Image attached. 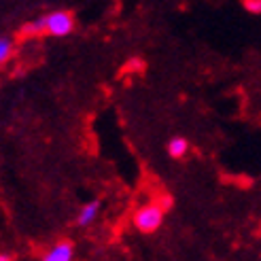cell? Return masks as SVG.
Wrapping results in <instances>:
<instances>
[{"label":"cell","instance_id":"3957f363","mask_svg":"<svg viewBox=\"0 0 261 261\" xmlns=\"http://www.w3.org/2000/svg\"><path fill=\"white\" fill-rule=\"evenodd\" d=\"M74 257V246L70 240H60L45 253L43 261H72Z\"/></svg>","mask_w":261,"mask_h":261},{"label":"cell","instance_id":"ba28073f","mask_svg":"<svg viewBox=\"0 0 261 261\" xmlns=\"http://www.w3.org/2000/svg\"><path fill=\"white\" fill-rule=\"evenodd\" d=\"M244 7L249 13H255V15H259L261 13V0H244Z\"/></svg>","mask_w":261,"mask_h":261},{"label":"cell","instance_id":"8992f818","mask_svg":"<svg viewBox=\"0 0 261 261\" xmlns=\"http://www.w3.org/2000/svg\"><path fill=\"white\" fill-rule=\"evenodd\" d=\"M21 34H25V36L45 34V23H43V19H36V21H30L28 25H23V28H21Z\"/></svg>","mask_w":261,"mask_h":261},{"label":"cell","instance_id":"277c9868","mask_svg":"<svg viewBox=\"0 0 261 261\" xmlns=\"http://www.w3.org/2000/svg\"><path fill=\"white\" fill-rule=\"evenodd\" d=\"M98 213H100V202H98V200H94V202H87V204L81 208L79 217H76V225H81V227L91 225V223H94V221H96Z\"/></svg>","mask_w":261,"mask_h":261},{"label":"cell","instance_id":"7a4b0ae2","mask_svg":"<svg viewBox=\"0 0 261 261\" xmlns=\"http://www.w3.org/2000/svg\"><path fill=\"white\" fill-rule=\"evenodd\" d=\"M45 34L51 36H66L74 30V17L66 11H54L47 17H43Z\"/></svg>","mask_w":261,"mask_h":261},{"label":"cell","instance_id":"6da1fadb","mask_svg":"<svg viewBox=\"0 0 261 261\" xmlns=\"http://www.w3.org/2000/svg\"><path fill=\"white\" fill-rule=\"evenodd\" d=\"M162 219H164V208L158 206V204H147L134 215V225H136L138 231L151 233L155 229H160Z\"/></svg>","mask_w":261,"mask_h":261},{"label":"cell","instance_id":"52a82bcc","mask_svg":"<svg viewBox=\"0 0 261 261\" xmlns=\"http://www.w3.org/2000/svg\"><path fill=\"white\" fill-rule=\"evenodd\" d=\"M13 54V41L7 36H0V64H5Z\"/></svg>","mask_w":261,"mask_h":261},{"label":"cell","instance_id":"9c48e42d","mask_svg":"<svg viewBox=\"0 0 261 261\" xmlns=\"http://www.w3.org/2000/svg\"><path fill=\"white\" fill-rule=\"evenodd\" d=\"M0 261H11V255H0Z\"/></svg>","mask_w":261,"mask_h":261},{"label":"cell","instance_id":"5b68a950","mask_svg":"<svg viewBox=\"0 0 261 261\" xmlns=\"http://www.w3.org/2000/svg\"><path fill=\"white\" fill-rule=\"evenodd\" d=\"M187 151H189V142L185 138H172L170 145H168V153H170V158H174V160L185 158Z\"/></svg>","mask_w":261,"mask_h":261}]
</instances>
